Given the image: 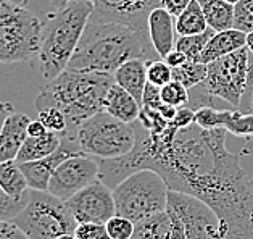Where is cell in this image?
Here are the masks:
<instances>
[{
  "label": "cell",
  "instance_id": "41",
  "mask_svg": "<svg viewBox=\"0 0 253 239\" xmlns=\"http://www.w3.org/2000/svg\"><path fill=\"white\" fill-rule=\"evenodd\" d=\"M48 130L45 128V125L42 123V121L38 118V120H31L29 123V128H28V133L29 136H42V134H45Z\"/></svg>",
  "mask_w": 253,
  "mask_h": 239
},
{
  "label": "cell",
  "instance_id": "23",
  "mask_svg": "<svg viewBox=\"0 0 253 239\" xmlns=\"http://www.w3.org/2000/svg\"><path fill=\"white\" fill-rule=\"evenodd\" d=\"M131 239H171V217L168 210L135 223Z\"/></svg>",
  "mask_w": 253,
  "mask_h": 239
},
{
  "label": "cell",
  "instance_id": "45",
  "mask_svg": "<svg viewBox=\"0 0 253 239\" xmlns=\"http://www.w3.org/2000/svg\"><path fill=\"white\" fill-rule=\"evenodd\" d=\"M8 2L15 3V5H20V7H28L29 5V0H8Z\"/></svg>",
  "mask_w": 253,
  "mask_h": 239
},
{
  "label": "cell",
  "instance_id": "27",
  "mask_svg": "<svg viewBox=\"0 0 253 239\" xmlns=\"http://www.w3.org/2000/svg\"><path fill=\"white\" fill-rule=\"evenodd\" d=\"M207 65L202 62H186L182 66L172 68V79L182 83L187 89L195 88L197 84L205 81Z\"/></svg>",
  "mask_w": 253,
  "mask_h": 239
},
{
  "label": "cell",
  "instance_id": "12",
  "mask_svg": "<svg viewBox=\"0 0 253 239\" xmlns=\"http://www.w3.org/2000/svg\"><path fill=\"white\" fill-rule=\"evenodd\" d=\"M66 204L78 223H107L113 215H116L113 189L105 185L100 178L76 192L70 200H66Z\"/></svg>",
  "mask_w": 253,
  "mask_h": 239
},
{
  "label": "cell",
  "instance_id": "10",
  "mask_svg": "<svg viewBox=\"0 0 253 239\" xmlns=\"http://www.w3.org/2000/svg\"><path fill=\"white\" fill-rule=\"evenodd\" d=\"M166 210L174 212L182 220L186 239H227L216 212L194 195L169 189Z\"/></svg>",
  "mask_w": 253,
  "mask_h": 239
},
{
  "label": "cell",
  "instance_id": "26",
  "mask_svg": "<svg viewBox=\"0 0 253 239\" xmlns=\"http://www.w3.org/2000/svg\"><path fill=\"white\" fill-rule=\"evenodd\" d=\"M223 128L227 133L245 138L247 143H250V138H253V113L242 110H227Z\"/></svg>",
  "mask_w": 253,
  "mask_h": 239
},
{
  "label": "cell",
  "instance_id": "46",
  "mask_svg": "<svg viewBox=\"0 0 253 239\" xmlns=\"http://www.w3.org/2000/svg\"><path fill=\"white\" fill-rule=\"evenodd\" d=\"M57 239H78V238L75 236V233H66V235H61Z\"/></svg>",
  "mask_w": 253,
  "mask_h": 239
},
{
  "label": "cell",
  "instance_id": "17",
  "mask_svg": "<svg viewBox=\"0 0 253 239\" xmlns=\"http://www.w3.org/2000/svg\"><path fill=\"white\" fill-rule=\"evenodd\" d=\"M140 108L142 105L135 100V97L116 83L112 84V88L108 89L107 96H105V112L113 115L115 118L126 121V123H134V121L139 120Z\"/></svg>",
  "mask_w": 253,
  "mask_h": 239
},
{
  "label": "cell",
  "instance_id": "15",
  "mask_svg": "<svg viewBox=\"0 0 253 239\" xmlns=\"http://www.w3.org/2000/svg\"><path fill=\"white\" fill-rule=\"evenodd\" d=\"M149 34L153 47L160 58H165L171 50L176 48L177 31L176 18L165 7H155L149 15Z\"/></svg>",
  "mask_w": 253,
  "mask_h": 239
},
{
  "label": "cell",
  "instance_id": "47",
  "mask_svg": "<svg viewBox=\"0 0 253 239\" xmlns=\"http://www.w3.org/2000/svg\"><path fill=\"white\" fill-rule=\"evenodd\" d=\"M226 2H229V3H232V5H236L239 0H226Z\"/></svg>",
  "mask_w": 253,
  "mask_h": 239
},
{
  "label": "cell",
  "instance_id": "1",
  "mask_svg": "<svg viewBox=\"0 0 253 239\" xmlns=\"http://www.w3.org/2000/svg\"><path fill=\"white\" fill-rule=\"evenodd\" d=\"M226 136L224 128H203L197 121L150 134L137 121L134 149L116 158H97L98 178L113 189L135 171L155 170L171 191L190 194L211 207L227 239H253L250 176L240 167V155L226 149Z\"/></svg>",
  "mask_w": 253,
  "mask_h": 239
},
{
  "label": "cell",
  "instance_id": "42",
  "mask_svg": "<svg viewBox=\"0 0 253 239\" xmlns=\"http://www.w3.org/2000/svg\"><path fill=\"white\" fill-rule=\"evenodd\" d=\"M70 2L71 0H50V5H52L53 10H61V8H65Z\"/></svg>",
  "mask_w": 253,
  "mask_h": 239
},
{
  "label": "cell",
  "instance_id": "9",
  "mask_svg": "<svg viewBox=\"0 0 253 239\" xmlns=\"http://www.w3.org/2000/svg\"><path fill=\"white\" fill-rule=\"evenodd\" d=\"M252 73V52L249 47L227 53L207 65V78L203 84L213 97H219L239 108L242 97L249 91Z\"/></svg>",
  "mask_w": 253,
  "mask_h": 239
},
{
  "label": "cell",
  "instance_id": "18",
  "mask_svg": "<svg viewBox=\"0 0 253 239\" xmlns=\"http://www.w3.org/2000/svg\"><path fill=\"white\" fill-rule=\"evenodd\" d=\"M245 46H247V34L239 31L236 28L224 29V31H216L211 36V39L208 41L205 48H203L200 62L208 65L213 60L236 52Z\"/></svg>",
  "mask_w": 253,
  "mask_h": 239
},
{
  "label": "cell",
  "instance_id": "38",
  "mask_svg": "<svg viewBox=\"0 0 253 239\" xmlns=\"http://www.w3.org/2000/svg\"><path fill=\"white\" fill-rule=\"evenodd\" d=\"M192 0H162V7H165L172 16H179L184 10L189 7Z\"/></svg>",
  "mask_w": 253,
  "mask_h": 239
},
{
  "label": "cell",
  "instance_id": "36",
  "mask_svg": "<svg viewBox=\"0 0 253 239\" xmlns=\"http://www.w3.org/2000/svg\"><path fill=\"white\" fill-rule=\"evenodd\" d=\"M163 99H162V88L158 86L147 83L145 89H144V97H142V107H149L153 110H158L163 105Z\"/></svg>",
  "mask_w": 253,
  "mask_h": 239
},
{
  "label": "cell",
  "instance_id": "21",
  "mask_svg": "<svg viewBox=\"0 0 253 239\" xmlns=\"http://www.w3.org/2000/svg\"><path fill=\"white\" fill-rule=\"evenodd\" d=\"M0 188L15 199L28 197V180L16 160L0 162Z\"/></svg>",
  "mask_w": 253,
  "mask_h": 239
},
{
  "label": "cell",
  "instance_id": "16",
  "mask_svg": "<svg viewBox=\"0 0 253 239\" xmlns=\"http://www.w3.org/2000/svg\"><path fill=\"white\" fill-rule=\"evenodd\" d=\"M31 118L24 113L13 112L0 131V162L16 160L24 141L28 139Z\"/></svg>",
  "mask_w": 253,
  "mask_h": 239
},
{
  "label": "cell",
  "instance_id": "31",
  "mask_svg": "<svg viewBox=\"0 0 253 239\" xmlns=\"http://www.w3.org/2000/svg\"><path fill=\"white\" fill-rule=\"evenodd\" d=\"M137 121L140 123V126H144L150 134H162L166 128L169 126V120H166L158 110H153L149 107L140 108V115Z\"/></svg>",
  "mask_w": 253,
  "mask_h": 239
},
{
  "label": "cell",
  "instance_id": "48",
  "mask_svg": "<svg viewBox=\"0 0 253 239\" xmlns=\"http://www.w3.org/2000/svg\"><path fill=\"white\" fill-rule=\"evenodd\" d=\"M108 239H110V238H108Z\"/></svg>",
  "mask_w": 253,
  "mask_h": 239
},
{
  "label": "cell",
  "instance_id": "35",
  "mask_svg": "<svg viewBox=\"0 0 253 239\" xmlns=\"http://www.w3.org/2000/svg\"><path fill=\"white\" fill-rule=\"evenodd\" d=\"M75 236L78 239H108V231L105 223L84 222L78 223L75 230Z\"/></svg>",
  "mask_w": 253,
  "mask_h": 239
},
{
  "label": "cell",
  "instance_id": "37",
  "mask_svg": "<svg viewBox=\"0 0 253 239\" xmlns=\"http://www.w3.org/2000/svg\"><path fill=\"white\" fill-rule=\"evenodd\" d=\"M0 239H29L13 222H0Z\"/></svg>",
  "mask_w": 253,
  "mask_h": 239
},
{
  "label": "cell",
  "instance_id": "22",
  "mask_svg": "<svg viewBox=\"0 0 253 239\" xmlns=\"http://www.w3.org/2000/svg\"><path fill=\"white\" fill-rule=\"evenodd\" d=\"M208 26L214 31L234 28V5L226 0H199Z\"/></svg>",
  "mask_w": 253,
  "mask_h": 239
},
{
  "label": "cell",
  "instance_id": "32",
  "mask_svg": "<svg viewBox=\"0 0 253 239\" xmlns=\"http://www.w3.org/2000/svg\"><path fill=\"white\" fill-rule=\"evenodd\" d=\"M147 79L158 88H163L166 83L172 79V68L162 58L150 60V62H147Z\"/></svg>",
  "mask_w": 253,
  "mask_h": 239
},
{
  "label": "cell",
  "instance_id": "14",
  "mask_svg": "<svg viewBox=\"0 0 253 239\" xmlns=\"http://www.w3.org/2000/svg\"><path fill=\"white\" fill-rule=\"evenodd\" d=\"M83 154L79 149V144L76 138L71 136H61V145L52 155L39 158V160L33 162H24L20 163V167L23 170L24 176L28 180L29 189H38V191H47L48 183L53 175V171L58 168V165L61 162H65L66 158H70L73 155Z\"/></svg>",
  "mask_w": 253,
  "mask_h": 239
},
{
  "label": "cell",
  "instance_id": "25",
  "mask_svg": "<svg viewBox=\"0 0 253 239\" xmlns=\"http://www.w3.org/2000/svg\"><path fill=\"white\" fill-rule=\"evenodd\" d=\"M216 31L211 28H208L207 31H203L200 34L194 36H177L176 41V48L179 52H182L187 57L189 62H200L202 52L205 46L208 44V41L211 39V36Z\"/></svg>",
  "mask_w": 253,
  "mask_h": 239
},
{
  "label": "cell",
  "instance_id": "29",
  "mask_svg": "<svg viewBox=\"0 0 253 239\" xmlns=\"http://www.w3.org/2000/svg\"><path fill=\"white\" fill-rule=\"evenodd\" d=\"M234 28L245 34L253 31V0H239L234 5Z\"/></svg>",
  "mask_w": 253,
  "mask_h": 239
},
{
  "label": "cell",
  "instance_id": "5",
  "mask_svg": "<svg viewBox=\"0 0 253 239\" xmlns=\"http://www.w3.org/2000/svg\"><path fill=\"white\" fill-rule=\"evenodd\" d=\"M169 188L155 170L144 168L125 178L113 188L116 215L137 223L168 208Z\"/></svg>",
  "mask_w": 253,
  "mask_h": 239
},
{
  "label": "cell",
  "instance_id": "24",
  "mask_svg": "<svg viewBox=\"0 0 253 239\" xmlns=\"http://www.w3.org/2000/svg\"><path fill=\"white\" fill-rule=\"evenodd\" d=\"M210 26L207 23V18L203 15V10L200 7L199 0H192L189 7L182 11L181 15L176 16V31L177 36H194L207 31Z\"/></svg>",
  "mask_w": 253,
  "mask_h": 239
},
{
  "label": "cell",
  "instance_id": "43",
  "mask_svg": "<svg viewBox=\"0 0 253 239\" xmlns=\"http://www.w3.org/2000/svg\"><path fill=\"white\" fill-rule=\"evenodd\" d=\"M250 215H252V226H253V178H250Z\"/></svg>",
  "mask_w": 253,
  "mask_h": 239
},
{
  "label": "cell",
  "instance_id": "20",
  "mask_svg": "<svg viewBox=\"0 0 253 239\" xmlns=\"http://www.w3.org/2000/svg\"><path fill=\"white\" fill-rule=\"evenodd\" d=\"M60 145H61V134L53 131H47L42 136H28V139L24 141V144L21 147L20 154L16 157V162L24 163V162H33L48 157Z\"/></svg>",
  "mask_w": 253,
  "mask_h": 239
},
{
  "label": "cell",
  "instance_id": "7",
  "mask_svg": "<svg viewBox=\"0 0 253 239\" xmlns=\"http://www.w3.org/2000/svg\"><path fill=\"white\" fill-rule=\"evenodd\" d=\"M76 141L83 154L97 158L126 155L137 143V121L126 123L102 110L79 125Z\"/></svg>",
  "mask_w": 253,
  "mask_h": 239
},
{
  "label": "cell",
  "instance_id": "39",
  "mask_svg": "<svg viewBox=\"0 0 253 239\" xmlns=\"http://www.w3.org/2000/svg\"><path fill=\"white\" fill-rule=\"evenodd\" d=\"M163 60L171 66V68H177V66H182L186 62H189L186 55H184L182 52H179L177 48H174V50H171Z\"/></svg>",
  "mask_w": 253,
  "mask_h": 239
},
{
  "label": "cell",
  "instance_id": "13",
  "mask_svg": "<svg viewBox=\"0 0 253 239\" xmlns=\"http://www.w3.org/2000/svg\"><path fill=\"white\" fill-rule=\"evenodd\" d=\"M160 5L162 0H94L92 16L125 23L134 29L149 33V15Z\"/></svg>",
  "mask_w": 253,
  "mask_h": 239
},
{
  "label": "cell",
  "instance_id": "44",
  "mask_svg": "<svg viewBox=\"0 0 253 239\" xmlns=\"http://www.w3.org/2000/svg\"><path fill=\"white\" fill-rule=\"evenodd\" d=\"M247 47H249V50L253 55V31L247 34Z\"/></svg>",
  "mask_w": 253,
  "mask_h": 239
},
{
  "label": "cell",
  "instance_id": "19",
  "mask_svg": "<svg viewBox=\"0 0 253 239\" xmlns=\"http://www.w3.org/2000/svg\"><path fill=\"white\" fill-rule=\"evenodd\" d=\"M115 83L125 88L127 93H131L135 100L142 105V97H144V89L149 79H147V60L132 58L123 63L118 70L113 73Z\"/></svg>",
  "mask_w": 253,
  "mask_h": 239
},
{
  "label": "cell",
  "instance_id": "30",
  "mask_svg": "<svg viewBox=\"0 0 253 239\" xmlns=\"http://www.w3.org/2000/svg\"><path fill=\"white\" fill-rule=\"evenodd\" d=\"M38 118L45 125V128H47L48 131L58 133V134H61V136H63V134L68 131V120H66V116L57 107H47V108L39 110V116H38Z\"/></svg>",
  "mask_w": 253,
  "mask_h": 239
},
{
  "label": "cell",
  "instance_id": "8",
  "mask_svg": "<svg viewBox=\"0 0 253 239\" xmlns=\"http://www.w3.org/2000/svg\"><path fill=\"white\" fill-rule=\"evenodd\" d=\"M11 222L29 239H57L66 233H75L78 226V220L65 200L38 189H29L26 205Z\"/></svg>",
  "mask_w": 253,
  "mask_h": 239
},
{
  "label": "cell",
  "instance_id": "4",
  "mask_svg": "<svg viewBox=\"0 0 253 239\" xmlns=\"http://www.w3.org/2000/svg\"><path fill=\"white\" fill-rule=\"evenodd\" d=\"M92 11L94 0H71L65 8L55 10L42 20L38 62L45 81H52L68 68Z\"/></svg>",
  "mask_w": 253,
  "mask_h": 239
},
{
  "label": "cell",
  "instance_id": "3",
  "mask_svg": "<svg viewBox=\"0 0 253 239\" xmlns=\"http://www.w3.org/2000/svg\"><path fill=\"white\" fill-rule=\"evenodd\" d=\"M115 83L113 75L100 71H81L66 68L36 97L38 112L57 107L68 120V131L63 136L76 138V131L84 120L103 110L105 96Z\"/></svg>",
  "mask_w": 253,
  "mask_h": 239
},
{
  "label": "cell",
  "instance_id": "11",
  "mask_svg": "<svg viewBox=\"0 0 253 239\" xmlns=\"http://www.w3.org/2000/svg\"><path fill=\"white\" fill-rule=\"evenodd\" d=\"M100 165L95 157L87 154H78L58 165L48 183L47 191L61 200H70L90 183L98 180Z\"/></svg>",
  "mask_w": 253,
  "mask_h": 239
},
{
  "label": "cell",
  "instance_id": "33",
  "mask_svg": "<svg viewBox=\"0 0 253 239\" xmlns=\"http://www.w3.org/2000/svg\"><path fill=\"white\" fill-rule=\"evenodd\" d=\"M29 194V192H28ZM26 199H15L0 188V222H11L24 208Z\"/></svg>",
  "mask_w": 253,
  "mask_h": 239
},
{
  "label": "cell",
  "instance_id": "40",
  "mask_svg": "<svg viewBox=\"0 0 253 239\" xmlns=\"http://www.w3.org/2000/svg\"><path fill=\"white\" fill-rule=\"evenodd\" d=\"M15 112V107L13 103L10 102H3L0 100V131H2V128L5 125V121H7V118Z\"/></svg>",
  "mask_w": 253,
  "mask_h": 239
},
{
  "label": "cell",
  "instance_id": "34",
  "mask_svg": "<svg viewBox=\"0 0 253 239\" xmlns=\"http://www.w3.org/2000/svg\"><path fill=\"white\" fill-rule=\"evenodd\" d=\"M105 225H107L110 239H131L135 228L134 222L121 215H113Z\"/></svg>",
  "mask_w": 253,
  "mask_h": 239
},
{
  "label": "cell",
  "instance_id": "6",
  "mask_svg": "<svg viewBox=\"0 0 253 239\" xmlns=\"http://www.w3.org/2000/svg\"><path fill=\"white\" fill-rule=\"evenodd\" d=\"M42 20L26 7L0 0V63H20L38 57Z\"/></svg>",
  "mask_w": 253,
  "mask_h": 239
},
{
  "label": "cell",
  "instance_id": "2",
  "mask_svg": "<svg viewBox=\"0 0 253 239\" xmlns=\"http://www.w3.org/2000/svg\"><path fill=\"white\" fill-rule=\"evenodd\" d=\"M132 58L160 60L150 34L125 23L98 20L90 15L68 68L81 71L113 73Z\"/></svg>",
  "mask_w": 253,
  "mask_h": 239
},
{
  "label": "cell",
  "instance_id": "28",
  "mask_svg": "<svg viewBox=\"0 0 253 239\" xmlns=\"http://www.w3.org/2000/svg\"><path fill=\"white\" fill-rule=\"evenodd\" d=\"M162 99L165 103L172 107H184L189 102V89L182 83L171 79L169 83H166L162 88Z\"/></svg>",
  "mask_w": 253,
  "mask_h": 239
}]
</instances>
